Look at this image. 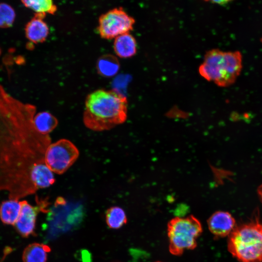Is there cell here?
Returning <instances> with one entry per match:
<instances>
[{
  "mask_svg": "<svg viewBox=\"0 0 262 262\" xmlns=\"http://www.w3.org/2000/svg\"><path fill=\"white\" fill-rule=\"evenodd\" d=\"M35 112L34 105L13 97L0 84V191H7L9 199L19 200L37 190L32 171L45 162L51 140L36 129Z\"/></svg>",
  "mask_w": 262,
  "mask_h": 262,
  "instance_id": "1",
  "label": "cell"
},
{
  "mask_svg": "<svg viewBox=\"0 0 262 262\" xmlns=\"http://www.w3.org/2000/svg\"><path fill=\"white\" fill-rule=\"evenodd\" d=\"M127 116V98L115 91L99 89L86 97L83 121L92 131L110 130L124 123Z\"/></svg>",
  "mask_w": 262,
  "mask_h": 262,
  "instance_id": "2",
  "label": "cell"
},
{
  "mask_svg": "<svg viewBox=\"0 0 262 262\" xmlns=\"http://www.w3.org/2000/svg\"><path fill=\"white\" fill-rule=\"evenodd\" d=\"M242 68V56L238 51L224 52L218 49L207 51L198 71L200 75L221 87L234 82Z\"/></svg>",
  "mask_w": 262,
  "mask_h": 262,
  "instance_id": "3",
  "label": "cell"
},
{
  "mask_svg": "<svg viewBox=\"0 0 262 262\" xmlns=\"http://www.w3.org/2000/svg\"><path fill=\"white\" fill-rule=\"evenodd\" d=\"M228 249L240 262H262V223L259 216L235 227L229 235Z\"/></svg>",
  "mask_w": 262,
  "mask_h": 262,
  "instance_id": "4",
  "label": "cell"
},
{
  "mask_svg": "<svg viewBox=\"0 0 262 262\" xmlns=\"http://www.w3.org/2000/svg\"><path fill=\"white\" fill-rule=\"evenodd\" d=\"M167 230L169 251L174 255L179 256L184 250L196 247L202 227L200 222L191 215L173 218L168 222Z\"/></svg>",
  "mask_w": 262,
  "mask_h": 262,
  "instance_id": "5",
  "label": "cell"
},
{
  "mask_svg": "<svg viewBox=\"0 0 262 262\" xmlns=\"http://www.w3.org/2000/svg\"><path fill=\"white\" fill-rule=\"evenodd\" d=\"M79 151L70 141L62 139L50 144L45 153V162L54 173L66 172L77 160Z\"/></svg>",
  "mask_w": 262,
  "mask_h": 262,
  "instance_id": "6",
  "label": "cell"
},
{
  "mask_svg": "<svg viewBox=\"0 0 262 262\" xmlns=\"http://www.w3.org/2000/svg\"><path fill=\"white\" fill-rule=\"evenodd\" d=\"M134 23V19L123 8H115L100 16L98 32L102 38L111 39L129 33L133 29Z\"/></svg>",
  "mask_w": 262,
  "mask_h": 262,
  "instance_id": "7",
  "label": "cell"
},
{
  "mask_svg": "<svg viewBox=\"0 0 262 262\" xmlns=\"http://www.w3.org/2000/svg\"><path fill=\"white\" fill-rule=\"evenodd\" d=\"M20 213L14 226L22 237L27 238L35 234L37 215L40 210L38 206H33L25 200L20 201Z\"/></svg>",
  "mask_w": 262,
  "mask_h": 262,
  "instance_id": "8",
  "label": "cell"
},
{
  "mask_svg": "<svg viewBox=\"0 0 262 262\" xmlns=\"http://www.w3.org/2000/svg\"><path fill=\"white\" fill-rule=\"evenodd\" d=\"M208 226L215 237L220 238L229 236L236 226L235 220L230 213L217 211L208 219Z\"/></svg>",
  "mask_w": 262,
  "mask_h": 262,
  "instance_id": "9",
  "label": "cell"
},
{
  "mask_svg": "<svg viewBox=\"0 0 262 262\" xmlns=\"http://www.w3.org/2000/svg\"><path fill=\"white\" fill-rule=\"evenodd\" d=\"M46 16L43 14H35L34 17L26 25L25 35L31 42L38 44L46 40L49 33V29L43 20Z\"/></svg>",
  "mask_w": 262,
  "mask_h": 262,
  "instance_id": "10",
  "label": "cell"
},
{
  "mask_svg": "<svg viewBox=\"0 0 262 262\" xmlns=\"http://www.w3.org/2000/svg\"><path fill=\"white\" fill-rule=\"evenodd\" d=\"M53 173L45 162L38 163L33 168L32 181L37 189L49 187L55 181Z\"/></svg>",
  "mask_w": 262,
  "mask_h": 262,
  "instance_id": "11",
  "label": "cell"
},
{
  "mask_svg": "<svg viewBox=\"0 0 262 262\" xmlns=\"http://www.w3.org/2000/svg\"><path fill=\"white\" fill-rule=\"evenodd\" d=\"M114 49L115 54L120 58L131 57L137 51L135 39L129 33L121 34L115 38Z\"/></svg>",
  "mask_w": 262,
  "mask_h": 262,
  "instance_id": "12",
  "label": "cell"
},
{
  "mask_svg": "<svg viewBox=\"0 0 262 262\" xmlns=\"http://www.w3.org/2000/svg\"><path fill=\"white\" fill-rule=\"evenodd\" d=\"M20 201L9 199L2 201L0 205V219L4 224L14 225L20 211Z\"/></svg>",
  "mask_w": 262,
  "mask_h": 262,
  "instance_id": "13",
  "label": "cell"
},
{
  "mask_svg": "<svg viewBox=\"0 0 262 262\" xmlns=\"http://www.w3.org/2000/svg\"><path fill=\"white\" fill-rule=\"evenodd\" d=\"M50 248L43 244L33 243L28 245L22 255L23 262H46Z\"/></svg>",
  "mask_w": 262,
  "mask_h": 262,
  "instance_id": "14",
  "label": "cell"
},
{
  "mask_svg": "<svg viewBox=\"0 0 262 262\" xmlns=\"http://www.w3.org/2000/svg\"><path fill=\"white\" fill-rule=\"evenodd\" d=\"M34 125L37 131L43 135H48L57 126V119L48 112H42L35 115L33 118Z\"/></svg>",
  "mask_w": 262,
  "mask_h": 262,
  "instance_id": "15",
  "label": "cell"
},
{
  "mask_svg": "<svg viewBox=\"0 0 262 262\" xmlns=\"http://www.w3.org/2000/svg\"><path fill=\"white\" fill-rule=\"evenodd\" d=\"M119 66L118 60L115 56L105 54L98 59L96 67L100 75L105 77H111L117 73Z\"/></svg>",
  "mask_w": 262,
  "mask_h": 262,
  "instance_id": "16",
  "label": "cell"
},
{
  "mask_svg": "<svg viewBox=\"0 0 262 262\" xmlns=\"http://www.w3.org/2000/svg\"><path fill=\"white\" fill-rule=\"evenodd\" d=\"M105 220L108 226L112 229H118L127 222L125 212L117 206L111 207L106 210Z\"/></svg>",
  "mask_w": 262,
  "mask_h": 262,
  "instance_id": "17",
  "label": "cell"
},
{
  "mask_svg": "<svg viewBox=\"0 0 262 262\" xmlns=\"http://www.w3.org/2000/svg\"><path fill=\"white\" fill-rule=\"evenodd\" d=\"M22 4L26 7L35 12V14H54L57 11V6L50 0H23Z\"/></svg>",
  "mask_w": 262,
  "mask_h": 262,
  "instance_id": "18",
  "label": "cell"
},
{
  "mask_svg": "<svg viewBox=\"0 0 262 262\" xmlns=\"http://www.w3.org/2000/svg\"><path fill=\"white\" fill-rule=\"evenodd\" d=\"M15 17V12L10 5L5 3H0V28L11 27Z\"/></svg>",
  "mask_w": 262,
  "mask_h": 262,
  "instance_id": "19",
  "label": "cell"
},
{
  "mask_svg": "<svg viewBox=\"0 0 262 262\" xmlns=\"http://www.w3.org/2000/svg\"><path fill=\"white\" fill-rule=\"evenodd\" d=\"M230 0H214V1H211V2H213V3H216L220 5H225L227 4L228 2H230Z\"/></svg>",
  "mask_w": 262,
  "mask_h": 262,
  "instance_id": "20",
  "label": "cell"
},
{
  "mask_svg": "<svg viewBox=\"0 0 262 262\" xmlns=\"http://www.w3.org/2000/svg\"><path fill=\"white\" fill-rule=\"evenodd\" d=\"M258 193L259 197L262 202V184L259 186L258 189Z\"/></svg>",
  "mask_w": 262,
  "mask_h": 262,
  "instance_id": "21",
  "label": "cell"
},
{
  "mask_svg": "<svg viewBox=\"0 0 262 262\" xmlns=\"http://www.w3.org/2000/svg\"></svg>",
  "mask_w": 262,
  "mask_h": 262,
  "instance_id": "22",
  "label": "cell"
},
{
  "mask_svg": "<svg viewBox=\"0 0 262 262\" xmlns=\"http://www.w3.org/2000/svg\"></svg>",
  "mask_w": 262,
  "mask_h": 262,
  "instance_id": "23",
  "label": "cell"
},
{
  "mask_svg": "<svg viewBox=\"0 0 262 262\" xmlns=\"http://www.w3.org/2000/svg\"></svg>",
  "mask_w": 262,
  "mask_h": 262,
  "instance_id": "24",
  "label": "cell"
}]
</instances>
